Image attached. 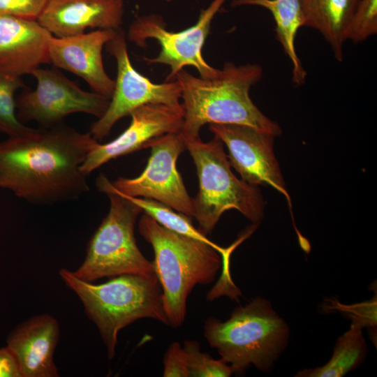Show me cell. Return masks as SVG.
Returning a JSON list of instances; mask_svg holds the SVG:
<instances>
[{
    "label": "cell",
    "instance_id": "5",
    "mask_svg": "<svg viewBox=\"0 0 377 377\" xmlns=\"http://www.w3.org/2000/svg\"><path fill=\"white\" fill-rule=\"evenodd\" d=\"M204 337L234 373L251 364L268 372L288 346L290 328L269 301L257 297L235 308L226 321L208 318Z\"/></svg>",
    "mask_w": 377,
    "mask_h": 377
},
{
    "label": "cell",
    "instance_id": "22",
    "mask_svg": "<svg viewBox=\"0 0 377 377\" xmlns=\"http://www.w3.org/2000/svg\"><path fill=\"white\" fill-rule=\"evenodd\" d=\"M24 84L21 77H0V133L8 137L27 131L30 128L17 117L15 92Z\"/></svg>",
    "mask_w": 377,
    "mask_h": 377
},
{
    "label": "cell",
    "instance_id": "15",
    "mask_svg": "<svg viewBox=\"0 0 377 377\" xmlns=\"http://www.w3.org/2000/svg\"><path fill=\"white\" fill-rule=\"evenodd\" d=\"M51 36L38 20L0 15V77H21L50 64Z\"/></svg>",
    "mask_w": 377,
    "mask_h": 377
},
{
    "label": "cell",
    "instance_id": "29",
    "mask_svg": "<svg viewBox=\"0 0 377 377\" xmlns=\"http://www.w3.org/2000/svg\"><path fill=\"white\" fill-rule=\"evenodd\" d=\"M357 1H358V0H357Z\"/></svg>",
    "mask_w": 377,
    "mask_h": 377
},
{
    "label": "cell",
    "instance_id": "4",
    "mask_svg": "<svg viewBox=\"0 0 377 377\" xmlns=\"http://www.w3.org/2000/svg\"><path fill=\"white\" fill-rule=\"evenodd\" d=\"M138 228L154 250L152 263L169 325L179 327L193 288L214 280L221 265L218 251L208 243L163 227L146 214L140 218Z\"/></svg>",
    "mask_w": 377,
    "mask_h": 377
},
{
    "label": "cell",
    "instance_id": "7",
    "mask_svg": "<svg viewBox=\"0 0 377 377\" xmlns=\"http://www.w3.org/2000/svg\"><path fill=\"white\" fill-rule=\"evenodd\" d=\"M99 191L108 196L110 209L89 241L84 260L73 274L89 282L122 274H155L152 262L141 253L135 238V224L142 209L112 190Z\"/></svg>",
    "mask_w": 377,
    "mask_h": 377
},
{
    "label": "cell",
    "instance_id": "11",
    "mask_svg": "<svg viewBox=\"0 0 377 377\" xmlns=\"http://www.w3.org/2000/svg\"><path fill=\"white\" fill-rule=\"evenodd\" d=\"M147 148H151V154L142 172L134 178L119 177L110 182L111 187L123 195L156 200L191 219L193 198L177 169V158L186 149L181 133L155 138Z\"/></svg>",
    "mask_w": 377,
    "mask_h": 377
},
{
    "label": "cell",
    "instance_id": "23",
    "mask_svg": "<svg viewBox=\"0 0 377 377\" xmlns=\"http://www.w3.org/2000/svg\"><path fill=\"white\" fill-rule=\"evenodd\" d=\"M182 347L186 354L189 377H228L234 373L232 367L221 358L215 360L201 351L197 341L186 340Z\"/></svg>",
    "mask_w": 377,
    "mask_h": 377
},
{
    "label": "cell",
    "instance_id": "6",
    "mask_svg": "<svg viewBox=\"0 0 377 377\" xmlns=\"http://www.w3.org/2000/svg\"><path fill=\"white\" fill-rule=\"evenodd\" d=\"M183 139L195 165L199 181V191L193 198L198 229L207 236L221 215L231 209L255 223L260 222L265 207L262 194L258 186L233 174L221 140L216 136L207 142L200 137Z\"/></svg>",
    "mask_w": 377,
    "mask_h": 377
},
{
    "label": "cell",
    "instance_id": "27",
    "mask_svg": "<svg viewBox=\"0 0 377 377\" xmlns=\"http://www.w3.org/2000/svg\"><path fill=\"white\" fill-rule=\"evenodd\" d=\"M0 377H22L18 362L7 346L0 348Z\"/></svg>",
    "mask_w": 377,
    "mask_h": 377
},
{
    "label": "cell",
    "instance_id": "28",
    "mask_svg": "<svg viewBox=\"0 0 377 377\" xmlns=\"http://www.w3.org/2000/svg\"><path fill=\"white\" fill-rule=\"evenodd\" d=\"M166 2H172L173 0H164Z\"/></svg>",
    "mask_w": 377,
    "mask_h": 377
},
{
    "label": "cell",
    "instance_id": "20",
    "mask_svg": "<svg viewBox=\"0 0 377 377\" xmlns=\"http://www.w3.org/2000/svg\"><path fill=\"white\" fill-rule=\"evenodd\" d=\"M363 326L352 322L350 328L337 340L330 360L323 366L304 369L297 377H342L357 368L364 360L367 346Z\"/></svg>",
    "mask_w": 377,
    "mask_h": 377
},
{
    "label": "cell",
    "instance_id": "25",
    "mask_svg": "<svg viewBox=\"0 0 377 377\" xmlns=\"http://www.w3.org/2000/svg\"><path fill=\"white\" fill-rule=\"evenodd\" d=\"M49 0H0V15L38 20Z\"/></svg>",
    "mask_w": 377,
    "mask_h": 377
},
{
    "label": "cell",
    "instance_id": "26",
    "mask_svg": "<svg viewBox=\"0 0 377 377\" xmlns=\"http://www.w3.org/2000/svg\"><path fill=\"white\" fill-rule=\"evenodd\" d=\"M163 366L164 377H189L185 352L177 341L172 342L167 350Z\"/></svg>",
    "mask_w": 377,
    "mask_h": 377
},
{
    "label": "cell",
    "instance_id": "2",
    "mask_svg": "<svg viewBox=\"0 0 377 377\" xmlns=\"http://www.w3.org/2000/svg\"><path fill=\"white\" fill-rule=\"evenodd\" d=\"M263 68L256 64L236 65L226 62L211 78L195 77L184 69L177 73L182 87L185 138L200 137L206 124H242L278 136L279 125L267 117L250 97V89L263 77Z\"/></svg>",
    "mask_w": 377,
    "mask_h": 377
},
{
    "label": "cell",
    "instance_id": "21",
    "mask_svg": "<svg viewBox=\"0 0 377 377\" xmlns=\"http://www.w3.org/2000/svg\"><path fill=\"white\" fill-rule=\"evenodd\" d=\"M96 186L98 190L102 188L112 190L131 201L140 207L142 212H145V214L151 216L163 227L181 235L208 243L221 254L224 255L226 253L228 249L218 246L208 239L206 235H203L198 228H195L192 225L190 218L175 211L169 206L152 199L131 197L121 194L111 187L110 182L103 175L98 177Z\"/></svg>",
    "mask_w": 377,
    "mask_h": 377
},
{
    "label": "cell",
    "instance_id": "1",
    "mask_svg": "<svg viewBox=\"0 0 377 377\" xmlns=\"http://www.w3.org/2000/svg\"><path fill=\"white\" fill-rule=\"evenodd\" d=\"M98 142L63 123L0 142V188L39 205L75 200L89 191L81 169Z\"/></svg>",
    "mask_w": 377,
    "mask_h": 377
},
{
    "label": "cell",
    "instance_id": "12",
    "mask_svg": "<svg viewBox=\"0 0 377 377\" xmlns=\"http://www.w3.org/2000/svg\"><path fill=\"white\" fill-rule=\"evenodd\" d=\"M209 128L226 145L230 165L242 180L254 186H271L290 203L274 151V135L242 124H210Z\"/></svg>",
    "mask_w": 377,
    "mask_h": 377
},
{
    "label": "cell",
    "instance_id": "3",
    "mask_svg": "<svg viewBox=\"0 0 377 377\" xmlns=\"http://www.w3.org/2000/svg\"><path fill=\"white\" fill-rule=\"evenodd\" d=\"M59 274L82 302L85 313L97 327L109 360L114 358L119 332L142 318H152L169 325L162 289L155 274H122L94 284L62 268Z\"/></svg>",
    "mask_w": 377,
    "mask_h": 377
},
{
    "label": "cell",
    "instance_id": "24",
    "mask_svg": "<svg viewBox=\"0 0 377 377\" xmlns=\"http://www.w3.org/2000/svg\"><path fill=\"white\" fill-rule=\"evenodd\" d=\"M377 33V0H358L350 20L346 40L364 41Z\"/></svg>",
    "mask_w": 377,
    "mask_h": 377
},
{
    "label": "cell",
    "instance_id": "13",
    "mask_svg": "<svg viewBox=\"0 0 377 377\" xmlns=\"http://www.w3.org/2000/svg\"><path fill=\"white\" fill-rule=\"evenodd\" d=\"M129 115L131 123L124 131L109 142H96L88 154L81 167L85 175L88 176L112 159L147 148L149 142L155 138L180 132L184 113L182 104L147 103L137 108Z\"/></svg>",
    "mask_w": 377,
    "mask_h": 377
},
{
    "label": "cell",
    "instance_id": "14",
    "mask_svg": "<svg viewBox=\"0 0 377 377\" xmlns=\"http://www.w3.org/2000/svg\"><path fill=\"white\" fill-rule=\"evenodd\" d=\"M118 29H97L88 33L56 37L48 42L50 64L82 78L93 91L110 98L115 82L106 73L102 52Z\"/></svg>",
    "mask_w": 377,
    "mask_h": 377
},
{
    "label": "cell",
    "instance_id": "10",
    "mask_svg": "<svg viewBox=\"0 0 377 377\" xmlns=\"http://www.w3.org/2000/svg\"><path fill=\"white\" fill-rule=\"evenodd\" d=\"M105 46L116 60L117 74L106 111L90 127V133L98 142L109 134L119 120L137 108L147 103L179 105L182 98V87L177 80L156 84L135 69L123 30L119 29Z\"/></svg>",
    "mask_w": 377,
    "mask_h": 377
},
{
    "label": "cell",
    "instance_id": "16",
    "mask_svg": "<svg viewBox=\"0 0 377 377\" xmlns=\"http://www.w3.org/2000/svg\"><path fill=\"white\" fill-rule=\"evenodd\" d=\"M124 0H49L38 22L54 36L84 33L87 29H119Z\"/></svg>",
    "mask_w": 377,
    "mask_h": 377
},
{
    "label": "cell",
    "instance_id": "18",
    "mask_svg": "<svg viewBox=\"0 0 377 377\" xmlns=\"http://www.w3.org/2000/svg\"><path fill=\"white\" fill-rule=\"evenodd\" d=\"M304 26L318 31L335 59L343 60V45L357 0H300Z\"/></svg>",
    "mask_w": 377,
    "mask_h": 377
},
{
    "label": "cell",
    "instance_id": "8",
    "mask_svg": "<svg viewBox=\"0 0 377 377\" xmlns=\"http://www.w3.org/2000/svg\"><path fill=\"white\" fill-rule=\"evenodd\" d=\"M227 0H212L200 10L197 22L181 31L168 30L162 15L152 13L138 16L129 25L128 38L140 47H147L148 39H154L161 50L154 58L144 57L148 64H164L170 67L165 81L175 79L186 66H193L202 78L214 77L218 68L210 66L202 56V47L215 15Z\"/></svg>",
    "mask_w": 377,
    "mask_h": 377
},
{
    "label": "cell",
    "instance_id": "17",
    "mask_svg": "<svg viewBox=\"0 0 377 377\" xmlns=\"http://www.w3.org/2000/svg\"><path fill=\"white\" fill-rule=\"evenodd\" d=\"M60 336L58 321L51 315L33 316L15 327L6 346L15 356L22 377H57L54 354Z\"/></svg>",
    "mask_w": 377,
    "mask_h": 377
},
{
    "label": "cell",
    "instance_id": "19",
    "mask_svg": "<svg viewBox=\"0 0 377 377\" xmlns=\"http://www.w3.org/2000/svg\"><path fill=\"white\" fill-rule=\"evenodd\" d=\"M255 6L268 10L276 23V34L293 67V82L297 86L306 81V72L297 56L295 38L304 26L300 0H232V8Z\"/></svg>",
    "mask_w": 377,
    "mask_h": 377
},
{
    "label": "cell",
    "instance_id": "9",
    "mask_svg": "<svg viewBox=\"0 0 377 377\" xmlns=\"http://www.w3.org/2000/svg\"><path fill=\"white\" fill-rule=\"evenodd\" d=\"M30 75L36 80V89L22 91L15 99L17 117L22 124L36 121L50 127L76 112L98 119L108 107L110 98L83 90L58 70L39 67Z\"/></svg>",
    "mask_w": 377,
    "mask_h": 377
}]
</instances>
